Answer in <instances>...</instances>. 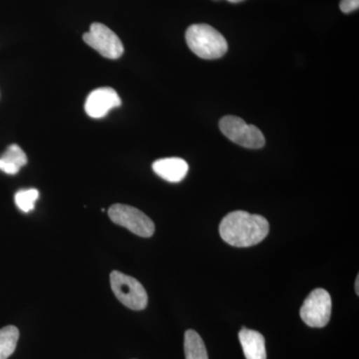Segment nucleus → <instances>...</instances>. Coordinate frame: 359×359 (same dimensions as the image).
I'll return each mask as SVG.
<instances>
[{
	"label": "nucleus",
	"mask_w": 359,
	"mask_h": 359,
	"mask_svg": "<svg viewBox=\"0 0 359 359\" xmlns=\"http://www.w3.org/2000/svg\"><path fill=\"white\" fill-rule=\"evenodd\" d=\"M332 297L327 290L316 289L306 297L301 309V318L311 327H325L332 316Z\"/></svg>",
	"instance_id": "obj_6"
},
{
	"label": "nucleus",
	"mask_w": 359,
	"mask_h": 359,
	"mask_svg": "<svg viewBox=\"0 0 359 359\" xmlns=\"http://www.w3.org/2000/svg\"><path fill=\"white\" fill-rule=\"evenodd\" d=\"M245 358L266 359V340L264 335L256 330L243 327L238 334Z\"/></svg>",
	"instance_id": "obj_10"
},
{
	"label": "nucleus",
	"mask_w": 359,
	"mask_h": 359,
	"mask_svg": "<svg viewBox=\"0 0 359 359\" xmlns=\"http://www.w3.org/2000/svg\"><path fill=\"white\" fill-rule=\"evenodd\" d=\"M108 215L113 223L124 226L139 237L150 238L154 235L155 224L147 215L131 205H111Z\"/></svg>",
	"instance_id": "obj_5"
},
{
	"label": "nucleus",
	"mask_w": 359,
	"mask_h": 359,
	"mask_svg": "<svg viewBox=\"0 0 359 359\" xmlns=\"http://www.w3.org/2000/svg\"><path fill=\"white\" fill-rule=\"evenodd\" d=\"M84 41L103 57L118 59L124 53L121 40L114 32L102 23L94 22L88 32L83 35Z\"/></svg>",
	"instance_id": "obj_7"
},
{
	"label": "nucleus",
	"mask_w": 359,
	"mask_h": 359,
	"mask_svg": "<svg viewBox=\"0 0 359 359\" xmlns=\"http://www.w3.org/2000/svg\"><path fill=\"white\" fill-rule=\"evenodd\" d=\"M122 101L117 92L111 87H101L92 91L85 102V112L89 117L101 119L111 110L120 107Z\"/></svg>",
	"instance_id": "obj_8"
},
{
	"label": "nucleus",
	"mask_w": 359,
	"mask_h": 359,
	"mask_svg": "<svg viewBox=\"0 0 359 359\" xmlns=\"http://www.w3.org/2000/svg\"><path fill=\"white\" fill-rule=\"evenodd\" d=\"M219 235L236 248H248L263 242L269 235V224L259 215L245 211L231 212L219 224Z\"/></svg>",
	"instance_id": "obj_1"
},
{
	"label": "nucleus",
	"mask_w": 359,
	"mask_h": 359,
	"mask_svg": "<svg viewBox=\"0 0 359 359\" xmlns=\"http://www.w3.org/2000/svg\"><path fill=\"white\" fill-rule=\"evenodd\" d=\"M153 171L170 183H179L188 174L189 165L181 158H164L156 161Z\"/></svg>",
	"instance_id": "obj_9"
},
{
	"label": "nucleus",
	"mask_w": 359,
	"mask_h": 359,
	"mask_svg": "<svg viewBox=\"0 0 359 359\" xmlns=\"http://www.w3.org/2000/svg\"><path fill=\"white\" fill-rule=\"evenodd\" d=\"M340 9L344 13H351L354 11H358L359 7V0H341L340 1Z\"/></svg>",
	"instance_id": "obj_15"
},
{
	"label": "nucleus",
	"mask_w": 359,
	"mask_h": 359,
	"mask_svg": "<svg viewBox=\"0 0 359 359\" xmlns=\"http://www.w3.org/2000/svg\"><path fill=\"white\" fill-rule=\"evenodd\" d=\"M39 192L36 189H25L15 194V204L18 209L23 212H32L35 207V203L39 200Z\"/></svg>",
	"instance_id": "obj_14"
},
{
	"label": "nucleus",
	"mask_w": 359,
	"mask_h": 359,
	"mask_svg": "<svg viewBox=\"0 0 359 359\" xmlns=\"http://www.w3.org/2000/svg\"><path fill=\"white\" fill-rule=\"evenodd\" d=\"M27 164V156L20 146L13 144L9 146L0 157V171L7 175H15Z\"/></svg>",
	"instance_id": "obj_11"
},
{
	"label": "nucleus",
	"mask_w": 359,
	"mask_h": 359,
	"mask_svg": "<svg viewBox=\"0 0 359 359\" xmlns=\"http://www.w3.org/2000/svg\"><path fill=\"white\" fill-rule=\"evenodd\" d=\"M222 133L233 143L248 149L263 148L266 139L263 132L254 125L248 124L237 116H224L219 121Z\"/></svg>",
	"instance_id": "obj_4"
},
{
	"label": "nucleus",
	"mask_w": 359,
	"mask_h": 359,
	"mask_svg": "<svg viewBox=\"0 0 359 359\" xmlns=\"http://www.w3.org/2000/svg\"><path fill=\"white\" fill-rule=\"evenodd\" d=\"M358 283H359V278L358 276V278H356V283H355V290H356V294H359V289H358Z\"/></svg>",
	"instance_id": "obj_16"
},
{
	"label": "nucleus",
	"mask_w": 359,
	"mask_h": 359,
	"mask_svg": "<svg viewBox=\"0 0 359 359\" xmlns=\"http://www.w3.org/2000/svg\"><path fill=\"white\" fill-rule=\"evenodd\" d=\"M184 348L186 359H209L204 341L195 330H187Z\"/></svg>",
	"instance_id": "obj_12"
},
{
	"label": "nucleus",
	"mask_w": 359,
	"mask_h": 359,
	"mask_svg": "<svg viewBox=\"0 0 359 359\" xmlns=\"http://www.w3.org/2000/svg\"><path fill=\"white\" fill-rule=\"evenodd\" d=\"M20 339V330L14 325L0 330V359H7L13 355Z\"/></svg>",
	"instance_id": "obj_13"
},
{
	"label": "nucleus",
	"mask_w": 359,
	"mask_h": 359,
	"mask_svg": "<svg viewBox=\"0 0 359 359\" xmlns=\"http://www.w3.org/2000/svg\"><path fill=\"white\" fill-rule=\"evenodd\" d=\"M229 2H231V4H238V2L244 1V0H228Z\"/></svg>",
	"instance_id": "obj_17"
},
{
	"label": "nucleus",
	"mask_w": 359,
	"mask_h": 359,
	"mask_svg": "<svg viewBox=\"0 0 359 359\" xmlns=\"http://www.w3.org/2000/svg\"><path fill=\"white\" fill-rule=\"evenodd\" d=\"M110 283L116 297L127 308L133 311H143L147 308V292L136 278L114 271L111 273Z\"/></svg>",
	"instance_id": "obj_3"
},
{
	"label": "nucleus",
	"mask_w": 359,
	"mask_h": 359,
	"mask_svg": "<svg viewBox=\"0 0 359 359\" xmlns=\"http://www.w3.org/2000/svg\"><path fill=\"white\" fill-rule=\"evenodd\" d=\"M186 41L196 55L207 60L223 57L228 51L224 35L211 25H191L186 32Z\"/></svg>",
	"instance_id": "obj_2"
}]
</instances>
